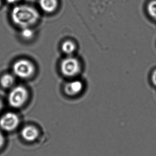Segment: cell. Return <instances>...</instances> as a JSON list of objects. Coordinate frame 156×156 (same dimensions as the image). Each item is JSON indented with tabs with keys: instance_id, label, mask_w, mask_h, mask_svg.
<instances>
[{
	"instance_id": "cell-1",
	"label": "cell",
	"mask_w": 156,
	"mask_h": 156,
	"mask_svg": "<svg viewBox=\"0 0 156 156\" xmlns=\"http://www.w3.org/2000/svg\"><path fill=\"white\" fill-rule=\"evenodd\" d=\"M11 17L13 23L21 28L30 27L38 21L40 15L33 7L27 5H20L13 9Z\"/></svg>"
},
{
	"instance_id": "cell-2",
	"label": "cell",
	"mask_w": 156,
	"mask_h": 156,
	"mask_svg": "<svg viewBox=\"0 0 156 156\" xmlns=\"http://www.w3.org/2000/svg\"><path fill=\"white\" fill-rule=\"evenodd\" d=\"M28 98V92L25 87L18 85L12 89L8 95V102L11 107L19 108L24 105Z\"/></svg>"
},
{
	"instance_id": "cell-3",
	"label": "cell",
	"mask_w": 156,
	"mask_h": 156,
	"mask_svg": "<svg viewBox=\"0 0 156 156\" xmlns=\"http://www.w3.org/2000/svg\"><path fill=\"white\" fill-rule=\"evenodd\" d=\"M60 68L64 76L68 77H73L80 73L81 66L78 59L70 56L62 60Z\"/></svg>"
},
{
	"instance_id": "cell-4",
	"label": "cell",
	"mask_w": 156,
	"mask_h": 156,
	"mask_svg": "<svg viewBox=\"0 0 156 156\" xmlns=\"http://www.w3.org/2000/svg\"><path fill=\"white\" fill-rule=\"evenodd\" d=\"M15 75L22 79L31 77L35 72V67L31 61L26 59H20L15 62L13 67Z\"/></svg>"
},
{
	"instance_id": "cell-5",
	"label": "cell",
	"mask_w": 156,
	"mask_h": 156,
	"mask_svg": "<svg viewBox=\"0 0 156 156\" xmlns=\"http://www.w3.org/2000/svg\"><path fill=\"white\" fill-rule=\"evenodd\" d=\"M20 119L17 114L8 112L0 118V127L5 131L11 132L19 126Z\"/></svg>"
},
{
	"instance_id": "cell-6",
	"label": "cell",
	"mask_w": 156,
	"mask_h": 156,
	"mask_svg": "<svg viewBox=\"0 0 156 156\" xmlns=\"http://www.w3.org/2000/svg\"><path fill=\"white\" fill-rule=\"evenodd\" d=\"M84 89L83 83L79 80H72L66 84L64 92L69 96H76L80 94Z\"/></svg>"
},
{
	"instance_id": "cell-7",
	"label": "cell",
	"mask_w": 156,
	"mask_h": 156,
	"mask_svg": "<svg viewBox=\"0 0 156 156\" xmlns=\"http://www.w3.org/2000/svg\"><path fill=\"white\" fill-rule=\"evenodd\" d=\"M21 135L24 140L28 142H33L38 137V129L32 125L24 127L21 131Z\"/></svg>"
},
{
	"instance_id": "cell-8",
	"label": "cell",
	"mask_w": 156,
	"mask_h": 156,
	"mask_svg": "<svg viewBox=\"0 0 156 156\" xmlns=\"http://www.w3.org/2000/svg\"><path fill=\"white\" fill-rule=\"evenodd\" d=\"M39 5L44 12H53L58 6V0H39Z\"/></svg>"
},
{
	"instance_id": "cell-9",
	"label": "cell",
	"mask_w": 156,
	"mask_h": 156,
	"mask_svg": "<svg viewBox=\"0 0 156 156\" xmlns=\"http://www.w3.org/2000/svg\"><path fill=\"white\" fill-rule=\"evenodd\" d=\"M15 78L13 76L10 74H4L0 79V84L3 88L8 89L11 87L15 83Z\"/></svg>"
},
{
	"instance_id": "cell-10",
	"label": "cell",
	"mask_w": 156,
	"mask_h": 156,
	"mask_svg": "<svg viewBox=\"0 0 156 156\" xmlns=\"http://www.w3.org/2000/svg\"><path fill=\"white\" fill-rule=\"evenodd\" d=\"M76 49V45L71 41H64L61 45V50L66 55H72Z\"/></svg>"
},
{
	"instance_id": "cell-11",
	"label": "cell",
	"mask_w": 156,
	"mask_h": 156,
	"mask_svg": "<svg viewBox=\"0 0 156 156\" xmlns=\"http://www.w3.org/2000/svg\"><path fill=\"white\" fill-rule=\"evenodd\" d=\"M34 35V32L30 27H25L22 28L21 32V36L24 39L26 40H30L32 39Z\"/></svg>"
},
{
	"instance_id": "cell-12",
	"label": "cell",
	"mask_w": 156,
	"mask_h": 156,
	"mask_svg": "<svg viewBox=\"0 0 156 156\" xmlns=\"http://www.w3.org/2000/svg\"><path fill=\"white\" fill-rule=\"evenodd\" d=\"M148 11L151 17L156 19V0L152 1L149 3Z\"/></svg>"
},
{
	"instance_id": "cell-13",
	"label": "cell",
	"mask_w": 156,
	"mask_h": 156,
	"mask_svg": "<svg viewBox=\"0 0 156 156\" xmlns=\"http://www.w3.org/2000/svg\"><path fill=\"white\" fill-rule=\"evenodd\" d=\"M151 79L152 84L156 87V69L154 70V71L152 72Z\"/></svg>"
},
{
	"instance_id": "cell-14",
	"label": "cell",
	"mask_w": 156,
	"mask_h": 156,
	"mask_svg": "<svg viewBox=\"0 0 156 156\" xmlns=\"http://www.w3.org/2000/svg\"><path fill=\"white\" fill-rule=\"evenodd\" d=\"M4 143V137L2 133L0 132V149L2 148Z\"/></svg>"
},
{
	"instance_id": "cell-15",
	"label": "cell",
	"mask_w": 156,
	"mask_h": 156,
	"mask_svg": "<svg viewBox=\"0 0 156 156\" xmlns=\"http://www.w3.org/2000/svg\"><path fill=\"white\" fill-rule=\"evenodd\" d=\"M6 1L9 3H16V2L19 1L20 0H6Z\"/></svg>"
},
{
	"instance_id": "cell-16",
	"label": "cell",
	"mask_w": 156,
	"mask_h": 156,
	"mask_svg": "<svg viewBox=\"0 0 156 156\" xmlns=\"http://www.w3.org/2000/svg\"><path fill=\"white\" fill-rule=\"evenodd\" d=\"M2 107H3V105H2V102L0 101V112L2 110Z\"/></svg>"
},
{
	"instance_id": "cell-17",
	"label": "cell",
	"mask_w": 156,
	"mask_h": 156,
	"mask_svg": "<svg viewBox=\"0 0 156 156\" xmlns=\"http://www.w3.org/2000/svg\"><path fill=\"white\" fill-rule=\"evenodd\" d=\"M1 3H2V0H0V5L1 4Z\"/></svg>"
}]
</instances>
